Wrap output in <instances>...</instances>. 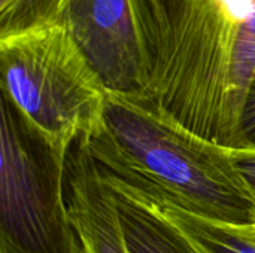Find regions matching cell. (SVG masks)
<instances>
[{
    "mask_svg": "<svg viewBox=\"0 0 255 253\" xmlns=\"http://www.w3.org/2000/svg\"><path fill=\"white\" fill-rule=\"evenodd\" d=\"M1 94L58 152L102 124L108 89L60 21L0 36Z\"/></svg>",
    "mask_w": 255,
    "mask_h": 253,
    "instance_id": "cell-3",
    "label": "cell"
},
{
    "mask_svg": "<svg viewBox=\"0 0 255 253\" xmlns=\"http://www.w3.org/2000/svg\"><path fill=\"white\" fill-rule=\"evenodd\" d=\"M251 240H254L255 242V227H247V228H244V227H239Z\"/></svg>",
    "mask_w": 255,
    "mask_h": 253,
    "instance_id": "cell-12",
    "label": "cell"
},
{
    "mask_svg": "<svg viewBox=\"0 0 255 253\" xmlns=\"http://www.w3.org/2000/svg\"><path fill=\"white\" fill-rule=\"evenodd\" d=\"M58 21L108 92L146 94V76L128 0H69Z\"/></svg>",
    "mask_w": 255,
    "mask_h": 253,
    "instance_id": "cell-5",
    "label": "cell"
},
{
    "mask_svg": "<svg viewBox=\"0 0 255 253\" xmlns=\"http://www.w3.org/2000/svg\"><path fill=\"white\" fill-rule=\"evenodd\" d=\"M242 134L248 146H255V76L244 109L242 116Z\"/></svg>",
    "mask_w": 255,
    "mask_h": 253,
    "instance_id": "cell-11",
    "label": "cell"
},
{
    "mask_svg": "<svg viewBox=\"0 0 255 253\" xmlns=\"http://www.w3.org/2000/svg\"><path fill=\"white\" fill-rule=\"evenodd\" d=\"M134 191L157 213L184 234L196 253H255V242L239 227L223 225L199 218L163 198L148 195L137 189Z\"/></svg>",
    "mask_w": 255,
    "mask_h": 253,
    "instance_id": "cell-8",
    "label": "cell"
},
{
    "mask_svg": "<svg viewBox=\"0 0 255 253\" xmlns=\"http://www.w3.org/2000/svg\"><path fill=\"white\" fill-rule=\"evenodd\" d=\"M232 158L255 198V146L232 149Z\"/></svg>",
    "mask_w": 255,
    "mask_h": 253,
    "instance_id": "cell-10",
    "label": "cell"
},
{
    "mask_svg": "<svg viewBox=\"0 0 255 253\" xmlns=\"http://www.w3.org/2000/svg\"><path fill=\"white\" fill-rule=\"evenodd\" d=\"M146 95L197 136L247 148L239 57L255 0H128Z\"/></svg>",
    "mask_w": 255,
    "mask_h": 253,
    "instance_id": "cell-1",
    "label": "cell"
},
{
    "mask_svg": "<svg viewBox=\"0 0 255 253\" xmlns=\"http://www.w3.org/2000/svg\"><path fill=\"white\" fill-rule=\"evenodd\" d=\"M102 171L148 195L230 227H255V198L232 158L146 94L108 92L103 121L82 139Z\"/></svg>",
    "mask_w": 255,
    "mask_h": 253,
    "instance_id": "cell-2",
    "label": "cell"
},
{
    "mask_svg": "<svg viewBox=\"0 0 255 253\" xmlns=\"http://www.w3.org/2000/svg\"><path fill=\"white\" fill-rule=\"evenodd\" d=\"M0 253H84L66 201L67 155L1 94Z\"/></svg>",
    "mask_w": 255,
    "mask_h": 253,
    "instance_id": "cell-4",
    "label": "cell"
},
{
    "mask_svg": "<svg viewBox=\"0 0 255 253\" xmlns=\"http://www.w3.org/2000/svg\"><path fill=\"white\" fill-rule=\"evenodd\" d=\"M118 206L120 219L130 253H196L184 234L157 213L133 188L106 174Z\"/></svg>",
    "mask_w": 255,
    "mask_h": 253,
    "instance_id": "cell-7",
    "label": "cell"
},
{
    "mask_svg": "<svg viewBox=\"0 0 255 253\" xmlns=\"http://www.w3.org/2000/svg\"><path fill=\"white\" fill-rule=\"evenodd\" d=\"M66 201L84 253H130L117 200L82 139L67 155Z\"/></svg>",
    "mask_w": 255,
    "mask_h": 253,
    "instance_id": "cell-6",
    "label": "cell"
},
{
    "mask_svg": "<svg viewBox=\"0 0 255 253\" xmlns=\"http://www.w3.org/2000/svg\"><path fill=\"white\" fill-rule=\"evenodd\" d=\"M69 0H0V36L57 22Z\"/></svg>",
    "mask_w": 255,
    "mask_h": 253,
    "instance_id": "cell-9",
    "label": "cell"
}]
</instances>
